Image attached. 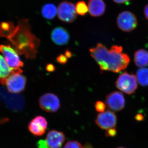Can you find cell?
I'll list each match as a JSON object with an SVG mask.
<instances>
[{
    "mask_svg": "<svg viewBox=\"0 0 148 148\" xmlns=\"http://www.w3.org/2000/svg\"><path fill=\"white\" fill-rule=\"evenodd\" d=\"M89 51L102 71L119 73L126 69L130 62L129 56L122 53L123 48L119 46H112L108 50L105 46L98 43Z\"/></svg>",
    "mask_w": 148,
    "mask_h": 148,
    "instance_id": "obj_1",
    "label": "cell"
},
{
    "mask_svg": "<svg viewBox=\"0 0 148 148\" xmlns=\"http://www.w3.org/2000/svg\"><path fill=\"white\" fill-rule=\"evenodd\" d=\"M9 38L16 46L19 53L31 59L36 56L40 40L32 33L29 19L23 18L18 21L15 30Z\"/></svg>",
    "mask_w": 148,
    "mask_h": 148,
    "instance_id": "obj_2",
    "label": "cell"
},
{
    "mask_svg": "<svg viewBox=\"0 0 148 148\" xmlns=\"http://www.w3.org/2000/svg\"><path fill=\"white\" fill-rule=\"evenodd\" d=\"M22 72L20 68L15 69L8 77L0 82L5 86L10 92L20 93L24 91L27 84V78L21 74Z\"/></svg>",
    "mask_w": 148,
    "mask_h": 148,
    "instance_id": "obj_3",
    "label": "cell"
},
{
    "mask_svg": "<svg viewBox=\"0 0 148 148\" xmlns=\"http://www.w3.org/2000/svg\"><path fill=\"white\" fill-rule=\"evenodd\" d=\"M137 77L133 74L125 72L120 75L116 82V86L122 92L128 95L135 92L138 88Z\"/></svg>",
    "mask_w": 148,
    "mask_h": 148,
    "instance_id": "obj_4",
    "label": "cell"
},
{
    "mask_svg": "<svg viewBox=\"0 0 148 148\" xmlns=\"http://www.w3.org/2000/svg\"><path fill=\"white\" fill-rule=\"evenodd\" d=\"M75 7L73 3L68 1H62L57 8L58 18L66 23H73L77 18Z\"/></svg>",
    "mask_w": 148,
    "mask_h": 148,
    "instance_id": "obj_5",
    "label": "cell"
},
{
    "mask_svg": "<svg viewBox=\"0 0 148 148\" xmlns=\"http://www.w3.org/2000/svg\"><path fill=\"white\" fill-rule=\"evenodd\" d=\"M138 20L134 14L128 11L122 12L117 18V24L120 29L124 32L133 31L137 27Z\"/></svg>",
    "mask_w": 148,
    "mask_h": 148,
    "instance_id": "obj_6",
    "label": "cell"
},
{
    "mask_svg": "<svg viewBox=\"0 0 148 148\" xmlns=\"http://www.w3.org/2000/svg\"><path fill=\"white\" fill-rule=\"evenodd\" d=\"M0 52L2 53L7 64L10 68L18 69L24 66V63L21 61L17 51L10 46L0 45Z\"/></svg>",
    "mask_w": 148,
    "mask_h": 148,
    "instance_id": "obj_7",
    "label": "cell"
},
{
    "mask_svg": "<svg viewBox=\"0 0 148 148\" xmlns=\"http://www.w3.org/2000/svg\"><path fill=\"white\" fill-rule=\"evenodd\" d=\"M40 108L47 112H56L60 109V100L57 95L52 93H47L40 97Z\"/></svg>",
    "mask_w": 148,
    "mask_h": 148,
    "instance_id": "obj_8",
    "label": "cell"
},
{
    "mask_svg": "<svg viewBox=\"0 0 148 148\" xmlns=\"http://www.w3.org/2000/svg\"><path fill=\"white\" fill-rule=\"evenodd\" d=\"M97 125L103 130L115 128L116 126L117 117L115 114L108 110L98 115L95 121Z\"/></svg>",
    "mask_w": 148,
    "mask_h": 148,
    "instance_id": "obj_9",
    "label": "cell"
},
{
    "mask_svg": "<svg viewBox=\"0 0 148 148\" xmlns=\"http://www.w3.org/2000/svg\"><path fill=\"white\" fill-rule=\"evenodd\" d=\"M106 104L111 111L116 112L124 108L125 100L124 95L119 91L111 92L106 97Z\"/></svg>",
    "mask_w": 148,
    "mask_h": 148,
    "instance_id": "obj_10",
    "label": "cell"
},
{
    "mask_svg": "<svg viewBox=\"0 0 148 148\" xmlns=\"http://www.w3.org/2000/svg\"><path fill=\"white\" fill-rule=\"evenodd\" d=\"M47 126V121L45 118L41 116H38L29 123L28 127L32 135L39 137L45 134Z\"/></svg>",
    "mask_w": 148,
    "mask_h": 148,
    "instance_id": "obj_11",
    "label": "cell"
},
{
    "mask_svg": "<svg viewBox=\"0 0 148 148\" xmlns=\"http://www.w3.org/2000/svg\"><path fill=\"white\" fill-rule=\"evenodd\" d=\"M66 139L64 132L52 130L48 132L45 140L49 148H61Z\"/></svg>",
    "mask_w": 148,
    "mask_h": 148,
    "instance_id": "obj_12",
    "label": "cell"
},
{
    "mask_svg": "<svg viewBox=\"0 0 148 148\" xmlns=\"http://www.w3.org/2000/svg\"><path fill=\"white\" fill-rule=\"evenodd\" d=\"M51 38L53 43L58 45H66L69 43L70 36L69 32L63 27L54 28L51 31Z\"/></svg>",
    "mask_w": 148,
    "mask_h": 148,
    "instance_id": "obj_13",
    "label": "cell"
},
{
    "mask_svg": "<svg viewBox=\"0 0 148 148\" xmlns=\"http://www.w3.org/2000/svg\"><path fill=\"white\" fill-rule=\"evenodd\" d=\"M88 6L89 14L92 17H99L105 13L106 4L103 0H89Z\"/></svg>",
    "mask_w": 148,
    "mask_h": 148,
    "instance_id": "obj_14",
    "label": "cell"
},
{
    "mask_svg": "<svg viewBox=\"0 0 148 148\" xmlns=\"http://www.w3.org/2000/svg\"><path fill=\"white\" fill-rule=\"evenodd\" d=\"M135 65L140 68H145L148 65V51L140 49L135 51L134 56Z\"/></svg>",
    "mask_w": 148,
    "mask_h": 148,
    "instance_id": "obj_15",
    "label": "cell"
},
{
    "mask_svg": "<svg viewBox=\"0 0 148 148\" xmlns=\"http://www.w3.org/2000/svg\"><path fill=\"white\" fill-rule=\"evenodd\" d=\"M42 15L47 20H52L57 14V8L52 3H47L41 9Z\"/></svg>",
    "mask_w": 148,
    "mask_h": 148,
    "instance_id": "obj_16",
    "label": "cell"
},
{
    "mask_svg": "<svg viewBox=\"0 0 148 148\" xmlns=\"http://www.w3.org/2000/svg\"><path fill=\"white\" fill-rule=\"evenodd\" d=\"M15 69L10 68L7 64L3 56L0 55V82L8 77Z\"/></svg>",
    "mask_w": 148,
    "mask_h": 148,
    "instance_id": "obj_17",
    "label": "cell"
},
{
    "mask_svg": "<svg viewBox=\"0 0 148 148\" xmlns=\"http://www.w3.org/2000/svg\"><path fill=\"white\" fill-rule=\"evenodd\" d=\"M15 28L13 23L11 21L0 23V36H6L9 38L15 30Z\"/></svg>",
    "mask_w": 148,
    "mask_h": 148,
    "instance_id": "obj_18",
    "label": "cell"
},
{
    "mask_svg": "<svg viewBox=\"0 0 148 148\" xmlns=\"http://www.w3.org/2000/svg\"><path fill=\"white\" fill-rule=\"evenodd\" d=\"M136 77L139 84L143 86H148V69L140 68L137 71Z\"/></svg>",
    "mask_w": 148,
    "mask_h": 148,
    "instance_id": "obj_19",
    "label": "cell"
},
{
    "mask_svg": "<svg viewBox=\"0 0 148 148\" xmlns=\"http://www.w3.org/2000/svg\"><path fill=\"white\" fill-rule=\"evenodd\" d=\"M76 12L77 14L80 16H84L88 12V6L84 1H79L75 5Z\"/></svg>",
    "mask_w": 148,
    "mask_h": 148,
    "instance_id": "obj_20",
    "label": "cell"
},
{
    "mask_svg": "<svg viewBox=\"0 0 148 148\" xmlns=\"http://www.w3.org/2000/svg\"><path fill=\"white\" fill-rule=\"evenodd\" d=\"M64 148H84V147L79 142L72 140L67 142Z\"/></svg>",
    "mask_w": 148,
    "mask_h": 148,
    "instance_id": "obj_21",
    "label": "cell"
},
{
    "mask_svg": "<svg viewBox=\"0 0 148 148\" xmlns=\"http://www.w3.org/2000/svg\"><path fill=\"white\" fill-rule=\"evenodd\" d=\"M95 107L96 112L102 113L106 110V104L102 101H98L95 103Z\"/></svg>",
    "mask_w": 148,
    "mask_h": 148,
    "instance_id": "obj_22",
    "label": "cell"
},
{
    "mask_svg": "<svg viewBox=\"0 0 148 148\" xmlns=\"http://www.w3.org/2000/svg\"><path fill=\"white\" fill-rule=\"evenodd\" d=\"M56 60L60 64H64L67 63L68 58L65 55L61 54L57 57Z\"/></svg>",
    "mask_w": 148,
    "mask_h": 148,
    "instance_id": "obj_23",
    "label": "cell"
},
{
    "mask_svg": "<svg viewBox=\"0 0 148 148\" xmlns=\"http://www.w3.org/2000/svg\"><path fill=\"white\" fill-rule=\"evenodd\" d=\"M117 131L115 128L107 130L106 132V136L108 137H114L116 135Z\"/></svg>",
    "mask_w": 148,
    "mask_h": 148,
    "instance_id": "obj_24",
    "label": "cell"
},
{
    "mask_svg": "<svg viewBox=\"0 0 148 148\" xmlns=\"http://www.w3.org/2000/svg\"><path fill=\"white\" fill-rule=\"evenodd\" d=\"M37 146L38 148H49L46 141L45 140H39L37 143Z\"/></svg>",
    "mask_w": 148,
    "mask_h": 148,
    "instance_id": "obj_25",
    "label": "cell"
},
{
    "mask_svg": "<svg viewBox=\"0 0 148 148\" xmlns=\"http://www.w3.org/2000/svg\"><path fill=\"white\" fill-rule=\"evenodd\" d=\"M55 69V67L53 66V64H48L46 67V70L47 71L49 72H52L54 71Z\"/></svg>",
    "mask_w": 148,
    "mask_h": 148,
    "instance_id": "obj_26",
    "label": "cell"
},
{
    "mask_svg": "<svg viewBox=\"0 0 148 148\" xmlns=\"http://www.w3.org/2000/svg\"><path fill=\"white\" fill-rule=\"evenodd\" d=\"M130 1V0H113V1L115 3L119 4L125 3L128 2Z\"/></svg>",
    "mask_w": 148,
    "mask_h": 148,
    "instance_id": "obj_27",
    "label": "cell"
},
{
    "mask_svg": "<svg viewBox=\"0 0 148 148\" xmlns=\"http://www.w3.org/2000/svg\"><path fill=\"white\" fill-rule=\"evenodd\" d=\"M144 13L146 18L148 20V4L146 5L144 10Z\"/></svg>",
    "mask_w": 148,
    "mask_h": 148,
    "instance_id": "obj_28",
    "label": "cell"
},
{
    "mask_svg": "<svg viewBox=\"0 0 148 148\" xmlns=\"http://www.w3.org/2000/svg\"><path fill=\"white\" fill-rule=\"evenodd\" d=\"M65 55L66 56L67 58H70L72 57L73 56V54L71 53V52L69 50H67L65 52Z\"/></svg>",
    "mask_w": 148,
    "mask_h": 148,
    "instance_id": "obj_29",
    "label": "cell"
},
{
    "mask_svg": "<svg viewBox=\"0 0 148 148\" xmlns=\"http://www.w3.org/2000/svg\"><path fill=\"white\" fill-rule=\"evenodd\" d=\"M9 121L8 119L6 118L0 117V124H2L3 123H5Z\"/></svg>",
    "mask_w": 148,
    "mask_h": 148,
    "instance_id": "obj_30",
    "label": "cell"
},
{
    "mask_svg": "<svg viewBox=\"0 0 148 148\" xmlns=\"http://www.w3.org/2000/svg\"><path fill=\"white\" fill-rule=\"evenodd\" d=\"M143 119H144V117L141 114H138L135 116V119L139 121L143 120Z\"/></svg>",
    "mask_w": 148,
    "mask_h": 148,
    "instance_id": "obj_31",
    "label": "cell"
},
{
    "mask_svg": "<svg viewBox=\"0 0 148 148\" xmlns=\"http://www.w3.org/2000/svg\"><path fill=\"white\" fill-rule=\"evenodd\" d=\"M84 148H95L89 143H87L84 146Z\"/></svg>",
    "mask_w": 148,
    "mask_h": 148,
    "instance_id": "obj_32",
    "label": "cell"
},
{
    "mask_svg": "<svg viewBox=\"0 0 148 148\" xmlns=\"http://www.w3.org/2000/svg\"><path fill=\"white\" fill-rule=\"evenodd\" d=\"M117 148H125L123 147H118Z\"/></svg>",
    "mask_w": 148,
    "mask_h": 148,
    "instance_id": "obj_33",
    "label": "cell"
}]
</instances>
